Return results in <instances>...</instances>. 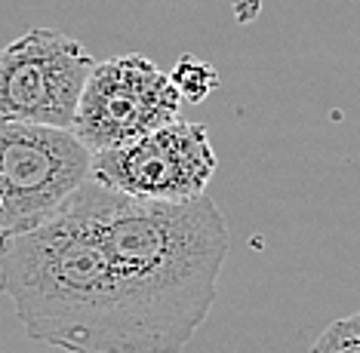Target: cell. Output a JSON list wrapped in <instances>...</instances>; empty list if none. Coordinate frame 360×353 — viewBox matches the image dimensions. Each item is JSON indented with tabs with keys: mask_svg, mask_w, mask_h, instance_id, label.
<instances>
[{
	"mask_svg": "<svg viewBox=\"0 0 360 353\" xmlns=\"http://www.w3.org/2000/svg\"><path fill=\"white\" fill-rule=\"evenodd\" d=\"M308 353H360V310L326 326Z\"/></svg>",
	"mask_w": 360,
	"mask_h": 353,
	"instance_id": "obj_8",
	"label": "cell"
},
{
	"mask_svg": "<svg viewBox=\"0 0 360 353\" xmlns=\"http://www.w3.org/2000/svg\"><path fill=\"white\" fill-rule=\"evenodd\" d=\"M89 172L93 151L71 129L0 120V243L46 225Z\"/></svg>",
	"mask_w": 360,
	"mask_h": 353,
	"instance_id": "obj_3",
	"label": "cell"
},
{
	"mask_svg": "<svg viewBox=\"0 0 360 353\" xmlns=\"http://www.w3.org/2000/svg\"><path fill=\"white\" fill-rule=\"evenodd\" d=\"M0 292L31 341L68 353H139L96 227L77 194L0 249Z\"/></svg>",
	"mask_w": 360,
	"mask_h": 353,
	"instance_id": "obj_2",
	"label": "cell"
},
{
	"mask_svg": "<svg viewBox=\"0 0 360 353\" xmlns=\"http://www.w3.org/2000/svg\"><path fill=\"white\" fill-rule=\"evenodd\" d=\"M179 108L182 95L169 74L145 55H114L96 62L89 71L71 133L99 154L179 120Z\"/></svg>",
	"mask_w": 360,
	"mask_h": 353,
	"instance_id": "obj_4",
	"label": "cell"
},
{
	"mask_svg": "<svg viewBox=\"0 0 360 353\" xmlns=\"http://www.w3.org/2000/svg\"><path fill=\"white\" fill-rule=\"evenodd\" d=\"M169 80H173L176 93L182 95V102L198 105L219 86V71L212 68L210 62H200V59H194V55H182V59L173 65Z\"/></svg>",
	"mask_w": 360,
	"mask_h": 353,
	"instance_id": "obj_7",
	"label": "cell"
},
{
	"mask_svg": "<svg viewBox=\"0 0 360 353\" xmlns=\"http://www.w3.org/2000/svg\"><path fill=\"white\" fill-rule=\"evenodd\" d=\"M96 227L139 353H179L219 298L231 237L207 194L188 203L136 200L96 185L77 191Z\"/></svg>",
	"mask_w": 360,
	"mask_h": 353,
	"instance_id": "obj_1",
	"label": "cell"
},
{
	"mask_svg": "<svg viewBox=\"0 0 360 353\" xmlns=\"http://www.w3.org/2000/svg\"><path fill=\"white\" fill-rule=\"evenodd\" d=\"M216 166L207 126L173 120L129 145L93 154L89 178L136 200L188 203L203 197Z\"/></svg>",
	"mask_w": 360,
	"mask_h": 353,
	"instance_id": "obj_6",
	"label": "cell"
},
{
	"mask_svg": "<svg viewBox=\"0 0 360 353\" xmlns=\"http://www.w3.org/2000/svg\"><path fill=\"white\" fill-rule=\"evenodd\" d=\"M0 249H4V243H0Z\"/></svg>",
	"mask_w": 360,
	"mask_h": 353,
	"instance_id": "obj_9",
	"label": "cell"
},
{
	"mask_svg": "<svg viewBox=\"0 0 360 353\" xmlns=\"http://www.w3.org/2000/svg\"><path fill=\"white\" fill-rule=\"evenodd\" d=\"M96 59L56 28H31L0 49V120L71 129Z\"/></svg>",
	"mask_w": 360,
	"mask_h": 353,
	"instance_id": "obj_5",
	"label": "cell"
}]
</instances>
